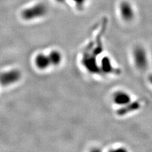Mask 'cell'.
I'll return each mask as SVG.
<instances>
[{
    "label": "cell",
    "mask_w": 152,
    "mask_h": 152,
    "mask_svg": "<svg viewBox=\"0 0 152 152\" xmlns=\"http://www.w3.org/2000/svg\"><path fill=\"white\" fill-rule=\"evenodd\" d=\"M132 58L136 66L139 70H144L148 67V56L145 48L141 46L135 47L132 52Z\"/></svg>",
    "instance_id": "6da1fadb"
},
{
    "label": "cell",
    "mask_w": 152,
    "mask_h": 152,
    "mask_svg": "<svg viewBox=\"0 0 152 152\" xmlns=\"http://www.w3.org/2000/svg\"><path fill=\"white\" fill-rule=\"evenodd\" d=\"M47 12L46 7L43 4H39L28 8L22 12V17L26 20H32L43 17Z\"/></svg>",
    "instance_id": "7a4b0ae2"
},
{
    "label": "cell",
    "mask_w": 152,
    "mask_h": 152,
    "mask_svg": "<svg viewBox=\"0 0 152 152\" xmlns=\"http://www.w3.org/2000/svg\"><path fill=\"white\" fill-rule=\"evenodd\" d=\"M113 103L117 107H123L132 102L131 94L124 90H118L113 94Z\"/></svg>",
    "instance_id": "3957f363"
},
{
    "label": "cell",
    "mask_w": 152,
    "mask_h": 152,
    "mask_svg": "<svg viewBox=\"0 0 152 152\" xmlns=\"http://www.w3.org/2000/svg\"><path fill=\"white\" fill-rule=\"evenodd\" d=\"M21 74L18 70H11L0 74V83L4 86L11 85L20 80Z\"/></svg>",
    "instance_id": "277c9868"
},
{
    "label": "cell",
    "mask_w": 152,
    "mask_h": 152,
    "mask_svg": "<svg viewBox=\"0 0 152 152\" xmlns=\"http://www.w3.org/2000/svg\"><path fill=\"white\" fill-rule=\"evenodd\" d=\"M120 13L125 21H131L134 17V10L128 3H122L120 6Z\"/></svg>",
    "instance_id": "5b68a950"
},
{
    "label": "cell",
    "mask_w": 152,
    "mask_h": 152,
    "mask_svg": "<svg viewBox=\"0 0 152 152\" xmlns=\"http://www.w3.org/2000/svg\"><path fill=\"white\" fill-rule=\"evenodd\" d=\"M101 72L106 74H110L113 72V66L112 64V61L108 57H103L101 61V65L99 66Z\"/></svg>",
    "instance_id": "8992f818"
},
{
    "label": "cell",
    "mask_w": 152,
    "mask_h": 152,
    "mask_svg": "<svg viewBox=\"0 0 152 152\" xmlns=\"http://www.w3.org/2000/svg\"><path fill=\"white\" fill-rule=\"evenodd\" d=\"M36 64L40 69H46L51 65L48 55L44 54L38 55L36 58Z\"/></svg>",
    "instance_id": "52a82bcc"
},
{
    "label": "cell",
    "mask_w": 152,
    "mask_h": 152,
    "mask_svg": "<svg viewBox=\"0 0 152 152\" xmlns=\"http://www.w3.org/2000/svg\"><path fill=\"white\" fill-rule=\"evenodd\" d=\"M48 57L51 65H58L61 63V60H62V56L60 52L57 51L51 52L48 55Z\"/></svg>",
    "instance_id": "ba28073f"
},
{
    "label": "cell",
    "mask_w": 152,
    "mask_h": 152,
    "mask_svg": "<svg viewBox=\"0 0 152 152\" xmlns=\"http://www.w3.org/2000/svg\"><path fill=\"white\" fill-rule=\"evenodd\" d=\"M148 80L149 83L151 84V86H152V74H150V75H148Z\"/></svg>",
    "instance_id": "9c48e42d"
},
{
    "label": "cell",
    "mask_w": 152,
    "mask_h": 152,
    "mask_svg": "<svg viewBox=\"0 0 152 152\" xmlns=\"http://www.w3.org/2000/svg\"><path fill=\"white\" fill-rule=\"evenodd\" d=\"M57 1H59V2H62V1H64V0H57Z\"/></svg>",
    "instance_id": "30bf717a"
}]
</instances>
